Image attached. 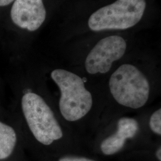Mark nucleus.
I'll list each match as a JSON object with an SVG mask.
<instances>
[{
	"instance_id": "nucleus-4",
	"label": "nucleus",
	"mask_w": 161,
	"mask_h": 161,
	"mask_svg": "<svg viewBox=\"0 0 161 161\" xmlns=\"http://www.w3.org/2000/svg\"><path fill=\"white\" fill-rule=\"evenodd\" d=\"M51 78L60 92L59 109L66 121L75 122L86 116L92 107V94L80 75L64 69H56Z\"/></svg>"
},
{
	"instance_id": "nucleus-6",
	"label": "nucleus",
	"mask_w": 161,
	"mask_h": 161,
	"mask_svg": "<svg viewBox=\"0 0 161 161\" xmlns=\"http://www.w3.org/2000/svg\"><path fill=\"white\" fill-rule=\"evenodd\" d=\"M47 14L44 0H14L10 12L13 23L30 32L40 28Z\"/></svg>"
},
{
	"instance_id": "nucleus-2",
	"label": "nucleus",
	"mask_w": 161,
	"mask_h": 161,
	"mask_svg": "<svg viewBox=\"0 0 161 161\" xmlns=\"http://www.w3.org/2000/svg\"><path fill=\"white\" fill-rule=\"evenodd\" d=\"M134 34L113 32L84 36L92 42L83 63L86 73L91 75L109 73L126 55Z\"/></svg>"
},
{
	"instance_id": "nucleus-12",
	"label": "nucleus",
	"mask_w": 161,
	"mask_h": 161,
	"mask_svg": "<svg viewBox=\"0 0 161 161\" xmlns=\"http://www.w3.org/2000/svg\"><path fill=\"white\" fill-rule=\"evenodd\" d=\"M156 156L157 159L159 161H161V147L158 148L156 152Z\"/></svg>"
},
{
	"instance_id": "nucleus-10",
	"label": "nucleus",
	"mask_w": 161,
	"mask_h": 161,
	"mask_svg": "<svg viewBox=\"0 0 161 161\" xmlns=\"http://www.w3.org/2000/svg\"><path fill=\"white\" fill-rule=\"evenodd\" d=\"M58 161H96L92 159L77 156H64L59 159Z\"/></svg>"
},
{
	"instance_id": "nucleus-1",
	"label": "nucleus",
	"mask_w": 161,
	"mask_h": 161,
	"mask_svg": "<svg viewBox=\"0 0 161 161\" xmlns=\"http://www.w3.org/2000/svg\"><path fill=\"white\" fill-rule=\"evenodd\" d=\"M157 11L156 0H68L67 37L136 34L149 27Z\"/></svg>"
},
{
	"instance_id": "nucleus-5",
	"label": "nucleus",
	"mask_w": 161,
	"mask_h": 161,
	"mask_svg": "<svg viewBox=\"0 0 161 161\" xmlns=\"http://www.w3.org/2000/svg\"><path fill=\"white\" fill-rule=\"evenodd\" d=\"M23 115L36 140L48 146L63 137L62 129L50 107L40 95L26 92L22 98Z\"/></svg>"
},
{
	"instance_id": "nucleus-11",
	"label": "nucleus",
	"mask_w": 161,
	"mask_h": 161,
	"mask_svg": "<svg viewBox=\"0 0 161 161\" xmlns=\"http://www.w3.org/2000/svg\"><path fill=\"white\" fill-rule=\"evenodd\" d=\"M14 0H0V7L8 6Z\"/></svg>"
},
{
	"instance_id": "nucleus-8",
	"label": "nucleus",
	"mask_w": 161,
	"mask_h": 161,
	"mask_svg": "<svg viewBox=\"0 0 161 161\" xmlns=\"http://www.w3.org/2000/svg\"><path fill=\"white\" fill-rule=\"evenodd\" d=\"M17 141L16 134L12 127L0 122V160L12 155Z\"/></svg>"
},
{
	"instance_id": "nucleus-7",
	"label": "nucleus",
	"mask_w": 161,
	"mask_h": 161,
	"mask_svg": "<svg viewBox=\"0 0 161 161\" xmlns=\"http://www.w3.org/2000/svg\"><path fill=\"white\" fill-rule=\"evenodd\" d=\"M139 129L136 119L122 117L117 124L116 131L105 138L100 144V149L104 155H112L119 152L124 146L128 139L132 138L137 134Z\"/></svg>"
},
{
	"instance_id": "nucleus-3",
	"label": "nucleus",
	"mask_w": 161,
	"mask_h": 161,
	"mask_svg": "<svg viewBox=\"0 0 161 161\" xmlns=\"http://www.w3.org/2000/svg\"><path fill=\"white\" fill-rule=\"evenodd\" d=\"M110 92L120 105L132 109L145 106L149 98V81L137 65L125 62L119 65L110 76Z\"/></svg>"
},
{
	"instance_id": "nucleus-9",
	"label": "nucleus",
	"mask_w": 161,
	"mask_h": 161,
	"mask_svg": "<svg viewBox=\"0 0 161 161\" xmlns=\"http://www.w3.org/2000/svg\"><path fill=\"white\" fill-rule=\"evenodd\" d=\"M149 127L150 130L158 136L161 135V109L156 110L150 118Z\"/></svg>"
}]
</instances>
